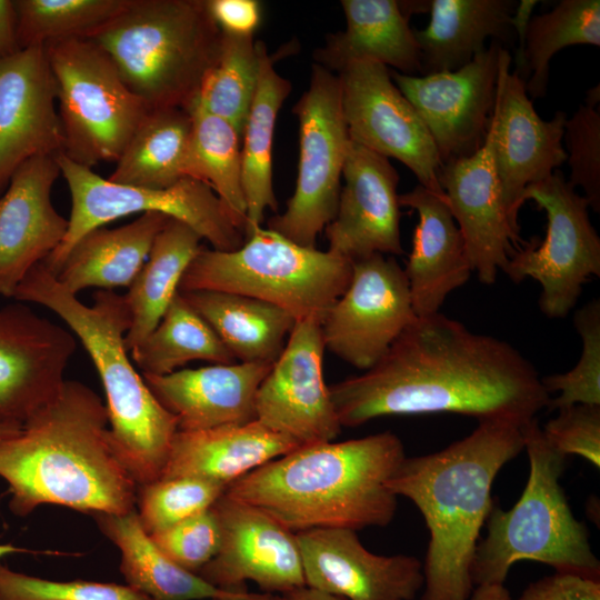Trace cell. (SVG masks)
I'll use <instances>...</instances> for the list:
<instances>
[{"label":"cell","instance_id":"6da1fadb","mask_svg":"<svg viewBox=\"0 0 600 600\" xmlns=\"http://www.w3.org/2000/svg\"><path fill=\"white\" fill-rule=\"evenodd\" d=\"M341 427L386 416L458 413L522 427L550 394L512 344L440 312L417 317L382 358L329 387Z\"/></svg>","mask_w":600,"mask_h":600},{"label":"cell","instance_id":"7a4b0ae2","mask_svg":"<svg viewBox=\"0 0 600 600\" xmlns=\"http://www.w3.org/2000/svg\"><path fill=\"white\" fill-rule=\"evenodd\" d=\"M0 478L18 517L42 504L91 516L136 509L138 484L113 449L106 404L79 381L66 380L18 433L0 439Z\"/></svg>","mask_w":600,"mask_h":600},{"label":"cell","instance_id":"3957f363","mask_svg":"<svg viewBox=\"0 0 600 600\" xmlns=\"http://www.w3.org/2000/svg\"><path fill=\"white\" fill-rule=\"evenodd\" d=\"M523 450L521 427L481 421L444 449L404 458L387 487L411 500L430 538L421 600H468L480 531L492 510V484L502 467Z\"/></svg>","mask_w":600,"mask_h":600},{"label":"cell","instance_id":"277c9868","mask_svg":"<svg viewBox=\"0 0 600 600\" xmlns=\"http://www.w3.org/2000/svg\"><path fill=\"white\" fill-rule=\"evenodd\" d=\"M404 458L403 444L391 431L300 446L236 480L226 493L296 533L386 527L398 498L387 482Z\"/></svg>","mask_w":600,"mask_h":600},{"label":"cell","instance_id":"5b68a950","mask_svg":"<svg viewBox=\"0 0 600 600\" xmlns=\"http://www.w3.org/2000/svg\"><path fill=\"white\" fill-rule=\"evenodd\" d=\"M13 298L54 312L80 340L102 382L113 449L134 482L161 478L178 421L154 398L129 358L124 337L131 314L124 294L99 289L83 304L40 262Z\"/></svg>","mask_w":600,"mask_h":600},{"label":"cell","instance_id":"8992f818","mask_svg":"<svg viewBox=\"0 0 600 600\" xmlns=\"http://www.w3.org/2000/svg\"><path fill=\"white\" fill-rule=\"evenodd\" d=\"M87 39L149 110L189 111L216 60L221 31L206 0H130Z\"/></svg>","mask_w":600,"mask_h":600},{"label":"cell","instance_id":"52a82bcc","mask_svg":"<svg viewBox=\"0 0 600 600\" xmlns=\"http://www.w3.org/2000/svg\"><path fill=\"white\" fill-rule=\"evenodd\" d=\"M521 431L528 481L512 508L492 507L471 564L473 586L504 584L510 568L523 560L548 564L554 572L600 579L588 529L574 518L560 484L567 457L547 441L537 418Z\"/></svg>","mask_w":600,"mask_h":600},{"label":"cell","instance_id":"ba28073f","mask_svg":"<svg viewBox=\"0 0 600 600\" xmlns=\"http://www.w3.org/2000/svg\"><path fill=\"white\" fill-rule=\"evenodd\" d=\"M352 261L330 251L299 246L256 226L233 251L202 247L186 270L179 292L209 290L272 303L296 321L322 322L347 289Z\"/></svg>","mask_w":600,"mask_h":600},{"label":"cell","instance_id":"9c48e42d","mask_svg":"<svg viewBox=\"0 0 600 600\" xmlns=\"http://www.w3.org/2000/svg\"><path fill=\"white\" fill-rule=\"evenodd\" d=\"M43 47L56 81L61 153L91 169L101 161H117L148 107L91 40L70 38Z\"/></svg>","mask_w":600,"mask_h":600},{"label":"cell","instance_id":"30bf717a","mask_svg":"<svg viewBox=\"0 0 600 600\" xmlns=\"http://www.w3.org/2000/svg\"><path fill=\"white\" fill-rule=\"evenodd\" d=\"M57 161L71 194V213L62 242L42 261L54 276L86 233L133 213L159 212L177 219L218 251L237 250L246 240L226 204L199 180L186 177L164 189L131 187L101 178L62 153Z\"/></svg>","mask_w":600,"mask_h":600},{"label":"cell","instance_id":"8fae6325","mask_svg":"<svg viewBox=\"0 0 600 600\" xmlns=\"http://www.w3.org/2000/svg\"><path fill=\"white\" fill-rule=\"evenodd\" d=\"M533 200L547 214L546 236L513 250L503 269L511 281L536 280L541 288L540 310L561 319L574 308L582 287L600 276V238L589 218V203L554 171L547 180L528 186L522 203Z\"/></svg>","mask_w":600,"mask_h":600},{"label":"cell","instance_id":"7c38bea8","mask_svg":"<svg viewBox=\"0 0 600 600\" xmlns=\"http://www.w3.org/2000/svg\"><path fill=\"white\" fill-rule=\"evenodd\" d=\"M299 121L296 189L283 213L268 228L290 241L316 248L317 237L336 216L350 142L336 73L313 64L308 89L293 107Z\"/></svg>","mask_w":600,"mask_h":600},{"label":"cell","instance_id":"4fadbf2b","mask_svg":"<svg viewBox=\"0 0 600 600\" xmlns=\"http://www.w3.org/2000/svg\"><path fill=\"white\" fill-rule=\"evenodd\" d=\"M349 139L407 168L424 188L443 193L438 181L441 166L436 144L419 114L401 93L390 69L371 60H357L337 73Z\"/></svg>","mask_w":600,"mask_h":600},{"label":"cell","instance_id":"5bb4252c","mask_svg":"<svg viewBox=\"0 0 600 600\" xmlns=\"http://www.w3.org/2000/svg\"><path fill=\"white\" fill-rule=\"evenodd\" d=\"M417 318L396 258L374 253L352 261L350 282L321 322L326 349L366 371Z\"/></svg>","mask_w":600,"mask_h":600},{"label":"cell","instance_id":"9a60e30c","mask_svg":"<svg viewBox=\"0 0 600 600\" xmlns=\"http://www.w3.org/2000/svg\"><path fill=\"white\" fill-rule=\"evenodd\" d=\"M502 48L492 40L454 71L408 76L390 69L391 79L428 129L441 164L469 157L483 146L496 104Z\"/></svg>","mask_w":600,"mask_h":600},{"label":"cell","instance_id":"2e32d148","mask_svg":"<svg viewBox=\"0 0 600 600\" xmlns=\"http://www.w3.org/2000/svg\"><path fill=\"white\" fill-rule=\"evenodd\" d=\"M511 57L500 52L497 97L489 127L493 166L507 211L517 228L524 189L551 177L567 161L562 140L567 113L543 120L537 113L524 79L510 72Z\"/></svg>","mask_w":600,"mask_h":600},{"label":"cell","instance_id":"e0dca14e","mask_svg":"<svg viewBox=\"0 0 600 600\" xmlns=\"http://www.w3.org/2000/svg\"><path fill=\"white\" fill-rule=\"evenodd\" d=\"M321 322L299 320L261 382L256 419L299 446L333 441L341 424L323 381Z\"/></svg>","mask_w":600,"mask_h":600},{"label":"cell","instance_id":"ac0fdd59","mask_svg":"<svg viewBox=\"0 0 600 600\" xmlns=\"http://www.w3.org/2000/svg\"><path fill=\"white\" fill-rule=\"evenodd\" d=\"M212 509L220 526V548L199 577L223 590L253 581L266 592L281 596L306 586L296 532L226 492Z\"/></svg>","mask_w":600,"mask_h":600},{"label":"cell","instance_id":"d6986e66","mask_svg":"<svg viewBox=\"0 0 600 600\" xmlns=\"http://www.w3.org/2000/svg\"><path fill=\"white\" fill-rule=\"evenodd\" d=\"M76 349L70 331L30 307H0V418L22 424L52 400Z\"/></svg>","mask_w":600,"mask_h":600},{"label":"cell","instance_id":"ffe728a7","mask_svg":"<svg viewBox=\"0 0 600 600\" xmlns=\"http://www.w3.org/2000/svg\"><path fill=\"white\" fill-rule=\"evenodd\" d=\"M306 586L347 600H413L423 588L421 561L380 556L354 530L319 528L296 533Z\"/></svg>","mask_w":600,"mask_h":600},{"label":"cell","instance_id":"44dd1931","mask_svg":"<svg viewBox=\"0 0 600 600\" xmlns=\"http://www.w3.org/2000/svg\"><path fill=\"white\" fill-rule=\"evenodd\" d=\"M338 209L324 228L328 251L354 261L374 253H403L399 174L389 159L350 140Z\"/></svg>","mask_w":600,"mask_h":600},{"label":"cell","instance_id":"7402d4cb","mask_svg":"<svg viewBox=\"0 0 600 600\" xmlns=\"http://www.w3.org/2000/svg\"><path fill=\"white\" fill-rule=\"evenodd\" d=\"M56 102V81L43 46L0 59V196L22 163L62 152Z\"/></svg>","mask_w":600,"mask_h":600},{"label":"cell","instance_id":"603a6c76","mask_svg":"<svg viewBox=\"0 0 600 600\" xmlns=\"http://www.w3.org/2000/svg\"><path fill=\"white\" fill-rule=\"evenodd\" d=\"M438 181L463 237L473 272L480 282L494 283L513 247L518 249L522 240L520 228L512 224L507 211L489 134L473 154L442 163Z\"/></svg>","mask_w":600,"mask_h":600},{"label":"cell","instance_id":"cb8c5ba5","mask_svg":"<svg viewBox=\"0 0 600 600\" xmlns=\"http://www.w3.org/2000/svg\"><path fill=\"white\" fill-rule=\"evenodd\" d=\"M59 176L57 156L31 158L13 172L0 196V296L13 298L26 274L67 233L69 221L51 200Z\"/></svg>","mask_w":600,"mask_h":600},{"label":"cell","instance_id":"d4e9b609","mask_svg":"<svg viewBox=\"0 0 600 600\" xmlns=\"http://www.w3.org/2000/svg\"><path fill=\"white\" fill-rule=\"evenodd\" d=\"M273 363L233 362L141 374L146 384L178 421V430L194 431L256 420L258 389Z\"/></svg>","mask_w":600,"mask_h":600},{"label":"cell","instance_id":"484cf974","mask_svg":"<svg viewBox=\"0 0 600 600\" xmlns=\"http://www.w3.org/2000/svg\"><path fill=\"white\" fill-rule=\"evenodd\" d=\"M399 204L416 210L419 217L403 269L413 310L417 317L434 314L473 272L463 237L444 193L418 183L399 194Z\"/></svg>","mask_w":600,"mask_h":600},{"label":"cell","instance_id":"4316f807","mask_svg":"<svg viewBox=\"0 0 600 600\" xmlns=\"http://www.w3.org/2000/svg\"><path fill=\"white\" fill-rule=\"evenodd\" d=\"M300 447L257 419L173 437L161 478L193 477L228 487L257 468Z\"/></svg>","mask_w":600,"mask_h":600},{"label":"cell","instance_id":"83f0119b","mask_svg":"<svg viewBox=\"0 0 600 600\" xmlns=\"http://www.w3.org/2000/svg\"><path fill=\"white\" fill-rule=\"evenodd\" d=\"M343 31L328 36L314 52L317 64L333 73L357 60L380 62L408 76L422 74L420 48L406 1L342 0Z\"/></svg>","mask_w":600,"mask_h":600},{"label":"cell","instance_id":"f1b7e54d","mask_svg":"<svg viewBox=\"0 0 600 600\" xmlns=\"http://www.w3.org/2000/svg\"><path fill=\"white\" fill-rule=\"evenodd\" d=\"M514 0H429L430 20L414 30L422 74L454 71L482 52L486 40L511 43Z\"/></svg>","mask_w":600,"mask_h":600},{"label":"cell","instance_id":"f546056e","mask_svg":"<svg viewBox=\"0 0 600 600\" xmlns=\"http://www.w3.org/2000/svg\"><path fill=\"white\" fill-rule=\"evenodd\" d=\"M168 219L159 212H146L122 227L89 231L68 253L57 280L76 296L88 288L129 287Z\"/></svg>","mask_w":600,"mask_h":600},{"label":"cell","instance_id":"4dcf8cb0","mask_svg":"<svg viewBox=\"0 0 600 600\" xmlns=\"http://www.w3.org/2000/svg\"><path fill=\"white\" fill-rule=\"evenodd\" d=\"M180 293L238 362L273 363L296 322L283 309L252 297L209 290Z\"/></svg>","mask_w":600,"mask_h":600},{"label":"cell","instance_id":"1f68e13d","mask_svg":"<svg viewBox=\"0 0 600 600\" xmlns=\"http://www.w3.org/2000/svg\"><path fill=\"white\" fill-rule=\"evenodd\" d=\"M100 531L119 549L120 572L127 584L151 600H204L223 590L172 562L146 532L134 510L124 514H92Z\"/></svg>","mask_w":600,"mask_h":600},{"label":"cell","instance_id":"d6a6232c","mask_svg":"<svg viewBox=\"0 0 600 600\" xmlns=\"http://www.w3.org/2000/svg\"><path fill=\"white\" fill-rule=\"evenodd\" d=\"M259 77L241 134L242 187L247 208L244 236L261 226L267 209L277 211L272 183V146L278 112L292 84L274 69V59L257 40Z\"/></svg>","mask_w":600,"mask_h":600},{"label":"cell","instance_id":"836d02e7","mask_svg":"<svg viewBox=\"0 0 600 600\" xmlns=\"http://www.w3.org/2000/svg\"><path fill=\"white\" fill-rule=\"evenodd\" d=\"M201 237L188 224L169 218L157 234L147 261L124 294L131 326L124 337L130 351L158 326L179 292L180 281L199 250Z\"/></svg>","mask_w":600,"mask_h":600},{"label":"cell","instance_id":"e575fe53","mask_svg":"<svg viewBox=\"0 0 600 600\" xmlns=\"http://www.w3.org/2000/svg\"><path fill=\"white\" fill-rule=\"evenodd\" d=\"M191 132L192 118L188 110L176 107L149 110L108 180L149 189L174 184L186 178Z\"/></svg>","mask_w":600,"mask_h":600},{"label":"cell","instance_id":"d590c367","mask_svg":"<svg viewBox=\"0 0 600 600\" xmlns=\"http://www.w3.org/2000/svg\"><path fill=\"white\" fill-rule=\"evenodd\" d=\"M141 374L164 376L194 360L237 362L212 328L178 292L153 331L130 350Z\"/></svg>","mask_w":600,"mask_h":600},{"label":"cell","instance_id":"8d00e7d4","mask_svg":"<svg viewBox=\"0 0 600 600\" xmlns=\"http://www.w3.org/2000/svg\"><path fill=\"white\" fill-rule=\"evenodd\" d=\"M189 112L192 132L184 177L209 186L244 231L247 208L242 187L241 134L227 120L197 107Z\"/></svg>","mask_w":600,"mask_h":600},{"label":"cell","instance_id":"74e56055","mask_svg":"<svg viewBox=\"0 0 600 600\" xmlns=\"http://www.w3.org/2000/svg\"><path fill=\"white\" fill-rule=\"evenodd\" d=\"M600 46V1L561 0L550 11L532 16L524 50L516 71L526 79L528 96L547 93L550 60L569 46Z\"/></svg>","mask_w":600,"mask_h":600},{"label":"cell","instance_id":"f35d334b","mask_svg":"<svg viewBox=\"0 0 600 600\" xmlns=\"http://www.w3.org/2000/svg\"><path fill=\"white\" fill-rule=\"evenodd\" d=\"M258 77L259 59L253 36L221 32L216 60L203 77L191 108L227 120L242 134Z\"/></svg>","mask_w":600,"mask_h":600},{"label":"cell","instance_id":"ab89813d","mask_svg":"<svg viewBox=\"0 0 600 600\" xmlns=\"http://www.w3.org/2000/svg\"><path fill=\"white\" fill-rule=\"evenodd\" d=\"M130 0L14 1L21 49L48 42L88 38L119 14Z\"/></svg>","mask_w":600,"mask_h":600},{"label":"cell","instance_id":"60d3db41","mask_svg":"<svg viewBox=\"0 0 600 600\" xmlns=\"http://www.w3.org/2000/svg\"><path fill=\"white\" fill-rule=\"evenodd\" d=\"M227 487L193 477L160 478L137 487L136 511L148 534L210 509Z\"/></svg>","mask_w":600,"mask_h":600},{"label":"cell","instance_id":"b9f144b4","mask_svg":"<svg viewBox=\"0 0 600 600\" xmlns=\"http://www.w3.org/2000/svg\"><path fill=\"white\" fill-rule=\"evenodd\" d=\"M573 323L582 340V352L571 370L541 378L550 394L547 406L549 410L572 404L600 406L599 299H593L577 310Z\"/></svg>","mask_w":600,"mask_h":600},{"label":"cell","instance_id":"7bdbcfd3","mask_svg":"<svg viewBox=\"0 0 600 600\" xmlns=\"http://www.w3.org/2000/svg\"><path fill=\"white\" fill-rule=\"evenodd\" d=\"M0 600H151L133 588L86 580L53 581L11 570L0 561Z\"/></svg>","mask_w":600,"mask_h":600},{"label":"cell","instance_id":"ee69618b","mask_svg":"<svg viewBox=\"0 0 600 600\" xmlns=\"http://www.w3.org/2000/svg\"><path fill=\"white\" fill-rule=\"evenodd\" d=\"M563 139L570 167L568 182L581 188L589 207L600 211V109L580 104L564 122Z\"/></svg>","mask_w":600,"mask_h":600},{"label":"cell","instance_id":"f6af8a7d","mask_svg":"<svg viewBox=\"0 0 600 600\" xmlns=\"http://www.w3.org/2000/svg\"><path fill=\"white\" fill-rule=\"evenodd\" d=\"M150 537L172 562L196 574L214 558L221 541L212 507Z\"/></svg>","mask_w":600,"mask_h":600},{"label":"cell","instance_id":"bcb514c9","mask_svg":"<svg viewBox=\"0 0 600 600\" xmlns=\"http://www.w3.org/2000/svg\"><path fill=\"white\" fill-rule=\"evenodd\" d=\"M542 429L560 453L580 456L600 468V406L572 404L558 410Z\"/></svg>","mask_w":600,"mask_h":600},{"label":"cell","instance_id":"7dc6e473","mask_svg":"<svg viewBox=\"0 0 600 600\" xmlns=\"http://www.w3.org/2000/svg\"><path fill=\"white\" fill-rule=\"evenodd\" d=\"M517 600H600V579L554 572L530 583Z\"/></svg>","mask_w":600,"mask_h":600},{"label":"cell","instance_id":"c3c4849f","mask_svg":"<svg viewBox=\"0 0 600 600\" xmlns=\"http://www.w3.org/2000/svg\"><path fill=\"white\" fill-rule=\"evenodd\" d=\"M208 11L221 32L253 36L261 21L257 0H206Z\"/></svg>","mask_w":600,"mask_h":600},{"label":"cell","instance_id":"681fc988","mask_svg":"<svg viewBox=\"0 0 600 600\" xmlns=\"http://www.w3.org/2000/svg\"><path fill=\"white\" fill-rule=\"evenodd\" d=\"M21 50L14 1L0 0V59Z\"/></svg>","mask_w":600,"mask_h":600},{"label":"cell","instance_id":"f907efd6","mask_svg":"<svg viewBox=\"0 0 600 600\" xmlns=\"http://www.w3.org/2000/svg\"><path fill=\"white\" fill-rule=\"evenodd\" d=\"M538 2L539 1L537 0L518 1L511 17V27L513 30L514 40H517L519 43L518 54L516 58L517 67L520 64L522 59L528 24L533 16L532 11Z\"/></svg>","mask_w":600,"mask_h":600},{"label":"cell","instance_id":"816d5d0a","mask_svg":"<svg viewBox=\"0 0 600 600\" xmlns=\"http://www.w3.org/2000/svg\"><path fill=\"white\" fill-rule=\"evenodd\" d=\"M468 600H511L504 584H480L473 588Z\"/></svg>","mask_w":600,"mask_h":600},{"label":"cell","instance_id":"f5cc1de1","mask_svg":"<svg viewBox=\"0 0 600 600\" xmlns=\"http://www.w3.org/2000/svg\"><path fill=\"white\" fill-rule=\"evenodd\" d=\"M282 596L286 600H347L342 597L310 588L308 586L298 588Z\"/></svg>","mask_w":600,"mask_h":600},{"label":"cell","instance_id":"db71d44e","mask_svg":"<svg viewBox=\"0 0 600 600\" xmlns=\"http://www.w3.org/2000/svg\"><path fill=\"white\" fill-rule=\"evenodd\" d=\"M211 600H286L283 596H276L273 593H252L249 592L246 588L239 587L231 589L226 596L214 598Z\"/></svg>","mask_w":600,"mask_h":600},{"label":"cell","instance_id":"11a10c76","mask_svg":"<svg viewBox=\"0 0 600 600\" xmlns=\"http://www.w3.org/2000/svg\"><path fill=\"white\" fill-rule=\"evenodd\" d=\"M22 424L17 422L7 421L0 418V439L9 438L18 433Z\"/></svg>","mask_w":600,"mask_h":600},{"label":"cell","instance_id":"9f6ffc18","mask_svg":"<svg viewBox=\"0 0 600 600\" xmlns=\"http://www.w3.org/2000/svg\"><path fill=\"white\" fill-rule=\"evenodd\" d=\"M600 102V86H593L586 92L584 104L599 107Z\"/></svg>","mask_w":600,"mask_h":600},{"label":"cell","instance_id":"6f0895ef","mask_svg":"<svg viewBox=\"0 0 600 600\" xmlns=\"http://www.w3.org/2000/svg\"><path fill=\"white\" fill-rule=\"evenodd\" d=\"M17 552H29V551L23 548L16 547L11 543L0 544V558L11 554V553H17Z\"/></svg>","mask_w":600,"mask_h":600}]
</instances>
